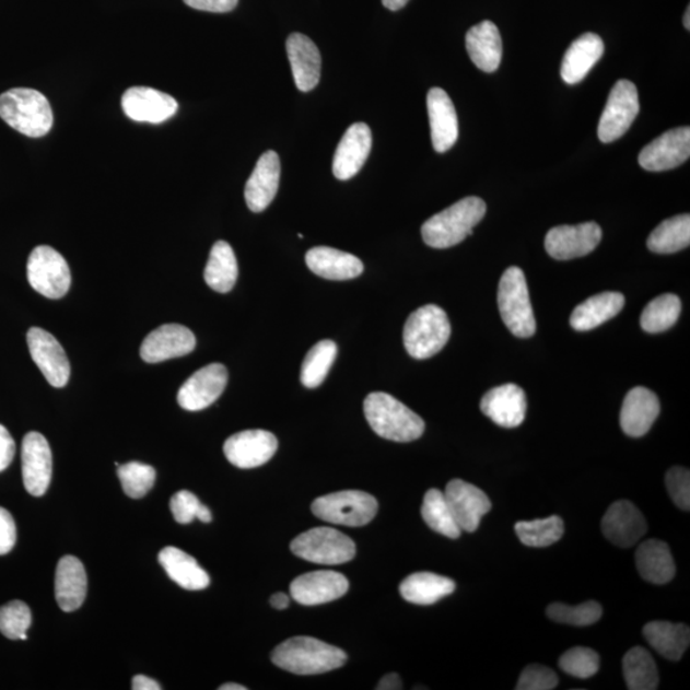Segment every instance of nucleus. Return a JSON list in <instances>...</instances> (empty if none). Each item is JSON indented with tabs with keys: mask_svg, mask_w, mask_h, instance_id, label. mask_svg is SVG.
Segmentation results:
<instances>
[{
	"mask_svg": "<svg viewBox=\"0 0 690 690\" xmlns=\"http://www.w3.org/2000/svg\"><path fill=\"white\" fill-rule=\"evenodd\" d=\"M271 659L285 671L317 675L339 669L346 664L347 655L343 650L313 636H294L280 643L272 651Z\"/></svg>",
	"mask_w": 690,
	"mask_h": 690,
	"instance_id": "1",
	"label": "nucleus"
},
{
	"mask_svg": "<svg viewBox=\"0 0 690 690\" xmlns=\"http://www.w3.org/2000/svg\"><path fill=\"white\" fill-rule=\"evenodd\" d=\"M484 214L487 203L480 197H466L422 225L424 244L440 249L457 246L468 236H472L473 227L481 222Z\"/></svg>",
	"mask_w": 690,
	"mask_h": 690,
	"instance_id": "2",
	"label": "nucleus"
},
{
	"mask_svg": "<svg viewBox=\"0 0 690 690\" xmlns=\"http://www.w3.org/2000/svg\"><path fill=\"white\" fill-rule=\"evenodd\" d=\"M366 420L378 436L391 442L409 443L424 432L421 417L386 393H371L365 399Z\"/></svg>",
	"mask_w": 690,
	"mask_h": 690,
	"instance_id": "3",
	"label": "nucleus"
},
{
	"mask_svg": "<svg viewBox=\"0 0 690 690\" xmlns=\"http://www.w3.org/2000/svg\"><path fill=\"white\" fill-rule=\"evenodd\" d=\"M0 118L28 138H43L51 130L52 110L39 91L12 89L0 95Z\"/></svg>",
	"mask_w": 690,
	"mask_h": 690,
	"instance_id": "4",
	"label": "nucleus"
},
{
	"mask_svg": "<svg viewBox=\"0 0 690 690\" xmlns=\"http://www.w3.org/2000/svg\"><path fill=\"white\" fill-rule=\"evenodd\" d=\"M451 334L452 326L445 311L436 305H426L408 317L404 331L405 347L413 359H431L443 350Z\"/></svg>",
	"mask_w": 690,
	"mask_h": 690,
	"instance_id": "5",
	"label": "nucleus"
},
{
	"mask_svg": "<svg viewBox=\"0 0 690 690\" xmlns=\"http://www.w3.org/2000/svg\"><path fill=\"white\" fill-rule=\"evenodd\" d=\"M500 315L513 336L530 338L536 332V320L530 303L525 272L517 267L506 269L499 283Z\"/></svg>",
	"mask_w": 690,
	"mask_h": 690,
	"instance_id": "6",
	"label": "nucleus"
},
{
	"mask_svg": "<svg viewBox=\"0 0 690 690\" xmlns=\"http://www.w3.org/2000/svg\"><path fill=\"white\" fill-rule=\"evenodd\" d=\"M295 557L321 565L348 563L355 557L351 537L329 527H317L295 537L291 543Z\"/></svg>",
	"mask_w": 690,
	"mask_h": 690,
	"instance_id": "7",
	"label": "nucleus"
},
{
	"mask_svg": "<svg viewBox=\"0 0 690 690\" xmlns=\"http://www.w3.org/2000/svg\"><path fill=\"white\" fill-rule=\"evenodd\" d=\"M377 507L376 499L367 492L348 490L316 499L313 513L332 525L362 527L376 517Z\"/></svg>",
	"mask_w": 690,
	"mask_h": 690,
	"instance_id": "8",
	"label": "nucleus"
},
{
	"mask_svg": "<svg viewBox=\"0 0 690 690\" xmlns=\"http://www.w3.org/2000/svg\"><path fill=\"white\" fill-rule=\"evenodd\" d=\"M27 279L37 293L58 300L70 291L71 270L65 257L55 248L39 246L28 257Z\"/></svg>",
	"mask_w": 690,
	"mask_h": 690,
	"instance_id": "9",
	"label": "nucleus"
},
{
	"mask_svg": "<svg viewBox=\"0 0 690 690\" xmlns=\"http://www.w3.org/2000/svg\"><path fill=\"white\" fill-rule=\"evenodd\" d=\"M639 113V91L634 83L628 80L618 81L611 90L598 125V139L605 143L619 140L631 128Z\"/></svg>",
	"mask_w": 690,
	"mask_h": 690,
	"instance_id": "10",
	"label": "nucleus"
},
{
	"mask_svg": "<svg viewBox=\"0 0 690 690\" xmlns=\"http://www.w3.org/2000/svg\"><path fill=\"white\" fill-rule=\"evenodd\" d=\"M601 238V227L594 222L560 225L546 234L545 248L552 259L566 261L593 253L600 245Z\"/></svg>",
	"mask_w": 690,
	"mask_h": 690,
	"instance_id": "11",
	"label": "nucleus"
},
{
	"mask_svg": "<svg viewBox=\"0 0 690 690\" xmlns=\"http://www.w3.org/2000/svg\"><path fill=\"white\" fill-rule=\"evenodd\" d=\"M444 495L455 522L461 530L473 534L480 527L484 514L491 511V500L484 492L464 480H452Z\"/></svg>",
	"mask_w": 690,
	"mask_h": 690,
	"instance_id": "12",
	"label": "nucleus"
},
{
	"mask_svg": "<svg viewBox=\"0 0 690 690\" xmlns=\"http://www.w3.org/2000/svg\"><path fill=\"white\" fill-rule=\"evenodd\" d=\"M30 354L45 378L55 388H63L70 381L71 366L63 347L50 332L32 328L27 332Z\"/></svg>",
	"mask_w": 690,
	"mask_h": 690,
	"instance_id": "13",
	"label": "nucleus"
},
{
	"mask_svg": "<svg viewBox=\"0 0 690 690\" xmlns=\"http://www.w3.org/2000/svg\"><path fill=\"white\" fill-rule=\"evenodd\" d=\"M278 440L265 430H247L231 436L224 444V454L233 466L252 469L264 466L274 457Z\"/></svg>",
	"mask_w": 690,
	"mask_h": 690,
	"instance_id": "14",
	"label": "nucleus"
},
{
	"mask_svg": "<svg viewBox=\"0 0 690 690\" xmlns=\"http://www.w3.org/2000/svg\"><path fill=\"white\" fill-rule=\"evenodd\" d=\"M690 155L689 127L673 128L641 151L639 162L644 171L665 172L678 168Z\"/></svg>",
	"mask_w": 690,
	"mask_h": 690,
	"instance_id": "15",
	"label": "nucleus"
},
{
	"mask_svg": "<svg viewBox=\"0 0 690 690\" xmlns=\"http://www.w3.org/2000/svg\"><path fill=\"white\" fill-rule=\"evenodd\" d=\"M226 383L225 366L222 363H211L197 371L182 385L178 391V405L186 411H202L222 396Z\"/></svg>",
	"mask_w": 690,
	"mask_h": 690,
	"instance_id": "16",
	"label": "nucleus"
},
{
	"mask_svg": "<svg viewBox=\"0 0 690 690\" xmlns=\"http://www.w3.org/2000/svg\"><path fill=\"white\" fill-rule=\"evenodd\" d=\"M52 473V457L48 440L39 432H28L22 442V477L33 496L48 491Z\"/></svg>",
	"mask_w": 690,
	"mask_h": 690,
	"instance_id": "17",
	"label": "nucleus"
},
{
	"mask_svg": "<svg viewBox=\"0 0 690 690\" xmlns=\"http://www.w3.org/2000/svg\"><path fill=\"white\" fill-rule=\"evenodd\" d=\"M196 347L194 332L179 324H165L151 331L142 341L141 359L148 363H159L184 358Z\"/></svg>",
	"mask_w": 690,
	"mask_h": 690,
	"instance_id": "18",
	"label": "nucleus"
},
{
	"mask_svg": "<svg viewBox=\"0 0 690 690\" xmlns=\"http://www.w3.org/2000/svg\"><path fill=\"white\" fill-rule=\"evenodd\" d=\"M601 527L605 537L621 549L632 548L647 534V522L642 512L628 500L610 505Z\"/></svg>",
	"mask_w": 690,
	"mask_h": 690,
	"instance_id": "19",
	"label": "nucleus"
},
{
	"mask_svg": "<svg viewBox=\"0 0 690 690\" xmlns=\"http://www.w3.org/2000/svg\"><path fill=\"white\" fill-rule=\"evenodd\" d=\"M122 108L136 122L163 124L178 110L176 98L151 87L128 89L122 97Z\"/></svg>",
	"mask_w": 690,
	"mask_h": 690,
	"instance_id": "20",
	"label": "nucleus"
},
{
	"mask_svg": "<svg viewBox=\"0 0 690 690\" xmlns=\"http://www.w3.org/2000/svg\"><path fill=\"white\" fill-rule=\"evenodd\" d=\"M348 588L350 583L343 574L317 571L295 578L291 585V595L301 605L315 606L338 600L348 593Z\"/></svg>",
	"mask_w": 690,
	"mask_h": 690,
	"instance_id": "21",
	"label": "nucleus"
},
{
	"mask_svg": "<svg viewBox=\"0 0 690 690\" xmlns=\"http://www.w3.org/2000/svg\"><path fill=\"white\" fill-rule=\"evenodd\" d=\"M481 411L499 426L514 429L526 419L527 398L521 386L505 384L484 394Z\"/></svg>",
	"mask_w": 690,
	"mask_h": 690,
	"instance_id": "22",
	"label": "nucleus"
},
{
	"mask_svg": "<svg viewBox=\"0 0 690 690\" xmlns=\"http://www.w3.org/2000/svg\"><path fill=\"white\" fill-rule=\"evenodd\" d=\"M373 148V133L365 124H354L348 128L334 155L332 173L339 180L355 176L366 163Z\"/></svg>",
	"mask_w": 690,
	"mask_h": 690,
	"instance_id": "23",
	"label": "nucleus"
},
{
	"mask_svg": "<svg viewBox=\"0 0 690 690\" xmlns=\"http://www.w3.org/2000/svg\"><path fill=\"white\" fill-rule=\"evenodd\" d=\"M428 110L431 127L432 145L437 153H446L458 140V116L449 95L443 89L429 91Z\"/></svg>",
	"mask_w": 690,
	"mask_h": 690,
	"instance_id": "24",
	"label": "nucleus"
},
{
	"mask_svg": "<svg viewBox=\"0 0 690 690\" xmlns=\"http://www.w3.org/2000/svg\"><path fill=\"white\" fill-rule=\"evenodd\" d=\"M659 400L654 391L636 386L627 394L620 412V426L624 434L641 437L647 434L659 414Z\"/></svg>",
	"mask_w": 690,
	"mask_h": 690,
	"instance_id": "25",
	"label": "nucleus"
},
{
	"mask_svg": "<svg viewBox=\"0 0 690 690\" xmlns=\"http://www.w3.org/2000/svg\"><path fill=\"white\" fill-rule=\"evenodd\" d=\"M280 171H282L280 169V159L276 151L270 150L261 155L245 188L249 210L261 212L276 199Z\"/></svg>",
	"mask_w": 690,
	"mask_h": 690,
	"instance_id": "26",
	"label": "nucleus"
},
{
	"mask_svg": "<svg viewBox=\"0 0 690 690\" xmlns=\"http://www.w3.org/2000/svg\"><path fill=\"white\" fill-rule=\"evenodd\" d=\"M295 85L303 93L314 90L321 75V55L315 43L306 35L292 34L286 40Z\"/></svg>",
	"mask_w": 690,
	"mask_h": 690,
	"instance_id": "27",
	"label": "nucleus"
},
{
	"mask_svg": "<svg viewBox=\"0 0 690 690\" xmlns=\"http://www.w3.org/2000/svg\"><path fill=\"white\" fill-rule=\"evenodd\" d=\"M87 594V574L81 561L71 555L59 560L56 571V600L59 608L72 612L81 608Z\"/></svg>",
	"mask_w": 690,
	"mask_h": 690,
	"instance_id": "28",
	"label": "nucleus"
},
{
	"mask_svg": "<svg viewBox=\"0 0 690 690\" xmlns=\"http://www.w3.org/2000/svg\"><path fill=\"white\" fill-rule=\"evenodd\" d=\"M605 51L600 36L587 33L573 42L565 52L561 63V78L568 85H575L586 79V75L600 60Z\"/></svg>",
	"mask_w": 690,
	"mask_h": 690,
	"instance_id": "29",
	"label": "nucleus"
},
{
	"mask_svg": "<svg viewBox=\"0 0 690 690\" xmlns=\"http://www.w3.org/2000/svg\"><path fill=\"white\" fill-rule=\"evenodd\" d=\"M466 47L472 62L483 72H495L502 62L503 40L494 22L483 21L469 30Z\"/></svg>",
	"mask_w": 690,
	"mask_h": 690,
	"instance_id": "30",
	"label": "nucleus"
},
{
	"mask_svg": "<svg viewBox=\"0 0 690 690\" xmlns=\"http://www.w3.org/2000/svg\"><path fill=\"white\" fill-rule=\"evenodd\" d=\"M306 264L314 274L328 280H350L362 274L363 264L352 254L331 247L311 248Z\"/></svg>",
	"mask_w": 690,
	"mask_h": 690,
	"instance_id": "31",
	"label": "nucleus"
},
{
	"mask_svg": "<svg viewBox=\"0 0 690 690\" xmlns=\"http://www.w3.org/2000/svg\"><path fill=\"white\" fill-rule=\"evenodd\" d=\"M635 565L641 577L654 585H666L677 573L669 545L655 538L639 546L635 551Z\"/></svg>",
	"mask_w": 690,
	"mask_h": 690,
	"instance_id": "32",
	"label": "nucleus"
},
{
	"mask_svg": "<svg viewBox=\"0 0 690 690\" xmlns=\"http://www.w3.org/2000/svg\"><path fill=\"white\" fill-rule=\"evenodd\" d=\"M625 303L624 295L618 292H604L581 303L571 316L574 330L588 331L616 317Z\"/></svg>",
	"mask_w": 690,
	"mask_h": 690,
	"instance_id": "33",
	"label": "nucleus"
},
{
	"mask_svg": "<svg viewBox=\"0 0 690 690\" xmlns=\"http://www.w3.org/2000/svg\"><path fill=\"white\" fill-rule=\"evenodd\" d=\"M157 559L168 577L182 588L201 590L209 587V574L187 552L169 546L159 552Z\"/></svg>",
	"mask_w": 690,
	"mask_h": 690,
	"instance_id": "34",
	"label": "nucleus"
},
{
	"mask_svg": "<svg viewBox=\"0 0 690 690\" xmlns=\"http://www.w3.org/2000/svg\"><path fill=\"white\" fill-rule=\"evenodd\" d=\"M643 636L652 648L670 662H679L690 643L689 627L663 620L651 621L644 625Z\"/></svg>",
	"mask_w": 690,
	"mask_h": 690,
	"instance_id": "35",
	"label": "nucleus"
},
{
	"mask_svg": "<svg viewBox=\"0 0 690 690\" xmlns=\"http://www.w3.org/2000/svg\"><path fill=\"white\" fill-rule=\"evenodd\" d=\"M401 597L416 605H432L455 590V582L430 572L409 575L399 587Z\"/></svg>",
	"mask_w": 690,
	"mask_h": 690,
	"instance_id": "36",
	"label": "nucleus"
},
{
	"mask_svg": "<svg viewBox=\"0 0 690 690\" xmlns=\"http://www.w3.org/2000/svg\"><path fill=\"white\" fill-rule=\"evenodd\" d=\"M203 278L211 290L218 293L231 292L236 285L238 278L237 257L225 241H218L212 246Z\"/></svg>",
	"mask_w": 690,
	"mask_h": 690,
	"instance_id": "37",
	"label": "nucleus"
},
{
	"mask_svg": "<svg viewBox=\"0 0 690 690\" xmlns=\"http://www.w3.org/2000/svg\"><path fill=\"white\" fill-rule=\"evenodd\" d=\"M690 245V217L682 214L664 220L650 234L647 247L655 254H675Z\"/></svg>",
	"mask_w": 690,
	"mask_h": 690,
	"instance_id": "38",
	"label": "nucleus"
},
{
	"mask_svg": "<svg viewBox=\"0 0 690 690\" xmlns=\"http://www.w3.org/2000/svg\"><path fill=\"white\" fill-rule=\"evenodd\" d=\"M623 673L628 689L655 690L658 671L654 657L643 647H634L623 658Z\"/></svg>",
	"mask_w": 690,
	"mask_h": 690,
	"instance_id": "39",
	"label": "nucleus"
},
{
	"mask_svg": "<svg viewBox=\"0 0 690 690\" xmlns=\"http://www.w3.org/2000/svg\"><path fill=\"white\" fill-rule=\"evenodd\" d=\"M422 518L435 533L447 538H459L461 529L455 522L443 491L431 489L423 498Z\"/></svg>",
	"mask_w": 690,
	"mask_h": 690,
	"instance_id": "40",
	"label": "nucleus"
},
{
	"mask_svg": "<svg viewBox=\"0 0 690 690\" xmlns=\"http://www.w3.org/2000/svg\"><path fill=\"white\" fill-rule=\"evenodd\" d=\"M338 347L332 340L318 341L306 355L301 370V382L308 389L320 386L337 359Z\"/></svg>",
	"mask_w": 690,
	"mask_h": 690,
	"instance_id": "41",
	"label": "nucleus"
},
{
	"mask_svg": "<svg viewBox=\"0 0 690 690\" xmlns=\"http://www.w3.org/2000/svg\"><path fill=\"white\" fill-rule=\"evenodd\" d=\"M681 313V301L678 295L666 293L651 301L641 316V326L644 331L657 334L669 330Z\"/></svg>",
	"mask_w": 690,
	"mask_h": 690,
	"instance_id": "42",
	"label": "nucleus"
},
{
	"mask_svg": "<svg viewBox=\"0 0 690 690\" xmlns=\"http://www.w3.org/2000/svg\"><path fill=\"white\" fill-rule=\"evenodd\" d=\"M523 545L529 548H548L564 536V521L559 515L535 521L518 522L514 527Z\"/></svg>",
	"mask_w": 690,
	"mask_h": 690,
	"instance_id": "43",
	"label": "nucleus"
},
{
	"mask_svg": "<svg viewBox=\"0 0 690 690\" xmlns=\"http://www.w3.org/2000/svg\"><path fill=\"white\" fill-rule=\"evenodd\" d=\"M548 617L557 623L588 627L597 623L603 617V606L596 601H587L578 606L565 604H551L546 610Z\"/></svg>",
	"mask_w": 690,
	"mask_h": 690,
	"instance_id": "44",
	"label": "nucleus"
},
{
	"mask_svg": "<svg viewBox=\"0 0 690 690\" xmlns=\"http://www.w3.org/2000/svg\"><path fill=\"white\" fill-rule=\"evenodd\" d=\"M118 477L125 494L132 499H141L153 489L156 480V471L149 465L140 464V461H130V464L118 466Z\"/></svg>",
	"mask_w": 690,
	"mask_h": 690,
	"instance_id": "45",
	"label": "nucleus"
},
{
	"mask_svg": "<svg viewBox=\"0 0 690 690\" xmlns=\"http://www.w3.org/2000/svg\"><path fill=\"white\" fill-rule=\"evenodd\" d=\"M32 610L22 601H11L0 608V633L12 641H27Z\"/></svg>",
	"mask_w": 690,
	"mask_h": 690,
	"instance_id": "46",
	"label": "nucleus"
},
{
	"mask_svg": "<svg viewBox=\"0 0 690 690\" xmlns=\"http://www.w3.org/2000/svg\"><path fill=\"white\" fill-rule=\"evenodd\" d=\"M559 667L574 678H593L600 670V656L594 650L574 647L561 655Z\"/></svg>",
	"mask_w": 690,
	"mask_h": 690,
	"instance_id": "47",
	"label": "nucleus"
},
{
	"mask_svg": "<svg viewBox=\"0 0 690 690\" xmlns=\"http://www.w3.org/2000/svg\"><path fill=\"white\" fill-rule=\"evenodd\" d=\"M171 511L174 519L180 525H188L194 519H200L203 523H209L212 519L209 507L201 504L200 500L187 490L178 491L176 495H173Z\"/></svg>",
	"mask_w": 690,
	"mask_h": 690,
	"instance_id": "48",
	"label": "nucleus"
},
{
	"mask_svg": "<svg viewBox=\"0 0 690 690\" xmlns=\"http://www.w3.org/2000/svg\"><path fill=\"white\" fill-rule=\"evenodd\" d=\"M559 685V678L549 667L543 665H529L522 671L517 690H551Z\"/></svg>",
	"mask_w": 690,
	"mask_h": 690,
	"instance_id": "49",
	"label": "nucleus"
},
{
	"mask_svg": "<svg viewBox=\"0 0 690 690\" xmlns=\"http://www.w3.org/2000/svg\"><path fill=\"white\" fill-rule=\"evenodd\" d=\"M666 488L675 505L681 511L690 510V473L689 469L673 467L666 473Z\"/></svg>",
	"mask_w": 690,
	"mask_h": 690,
	"instance_id": "50",
	"label": "nucleus"
},
{
	"mask_svg": "<svg viewBox=\"0 0 690 690\" xmlns=\"http://www.w3.org/2000/svg\"><path fill=\"white\" fill-rule=\"evenodd\" d=\"M17 528L11 513L0 507V555L9 553L16 545Z\"/></svg>",
	"mask_w": 690,
	"mask_h": 690,
	"instance_id": "51",
	"label": "nucleus"
},
{
	"mask_svg": "<svg viewBox=\"0 0 690 690\" xmlns=\"http://www.w3.org/2000/svg\"><path fill=\"white\" fill-rule=\"evenodd\" d=\"M184 2L194 10L226 13L236 9L238 0H184Z\"/></svg>",
	"mask_w": 690,
	"mask_h": 690,
	"instance_id": "52",
	"label": "nucleus"
},
{
	"mask_svg": "<svg viewBox=\"0 0 690 690\" xmlns=\"http://www.w3.org/2000/svg\"><path fill=\"white\" fill-rule=\"evenodd\" d=\"M16 454V444L3 424H0V472L10 467Z\"/></svg>",
	"mask_w": 690,
	"mask_h": 690,
	"instance_id": "53",
	"label": "nucleus"
},
{
	"mask_svg": "<svg viewBox=\"0 0 690 690\" xmlns=\"http://www.w3.org/2000/svg\"><path fill=\"white\" fill-rule=\"evenodd\" d=\"M133 690H162V686L154 679L145 677V675H136L132 679Z\"/></svg>",
	"mask_w": 690,
	"mask_h": 690,
	"instance_id": "54",
	"label": "nucleus"
},
{
	"mask_svg": "<svg viewBox=\"0 0 690 690\" xmlns=\"http://www.w3.org/2000/svg\"><path fill=\"white\" fill-rule=\"evenodd\" d=\"M378 690H399L404 689V682H401L398 674L385 675V677L378 682Z\"/></svg>",
	"mask_w": 690,
	"mask_h": 690,
	"instance_id": "55",
	"label": "nucleus"
},
{
	"mask_svg": "<svg viewBox=\"0 0 690 690\" xmlns=\"http://www.w3.org/2000/svg\"><path fill=\"white\" fill-rule=\"evenodd\" d=\"M270 604L272 608L277 610H284L290 606V597L285 594L279 593L271 597Z\"/></svg>",
	"mask_w": 690,
	"mask_h": 690,
	"instance_id": "56",
	"label": "nucleus"
},
{
	"mask_svg": "<svg viewBox=\"0 0 690 690\" xmlns=\"http://www.w3.org/2000/svg\"><path fill=\"white\" fill-rule=\"evenodd\" d=\"M408 2L409 0H383L385 9H388L390 11H399L404 9V7H406Z\"/></svg>",
	"mask_w": 690,
	"mask_h": 690,
	"instance_id": "57",
	"label": "nucleus"
},
{
	"mask_svg": "<svg viewBox=\"0 0 690 690\" xmlns=\"http://www.w3.org/2000/svg\"><path fill=\"white\" fill-rule=\"evenodd\" d=\"M220 690H246L247 688L241 685H236V682H227L222 687H219Z\"/></svg>",
	"mask_w": 690,
	"mask_h": 690,
	"instance_id": "58",
	"label": "nucleus"
},
{
	"mask_svg": "<svg viewBox=\"0 0 690 690\" xmlns=\"http://www.w3.org/2000/svg\"><path fill=\"white\" fill-rule=\"evenodd\" d=\"M685 26L687 30H690V9L688 7L687 12L685 14Z\"/></svg>",
	"mask_w": 690,
	"mask_h": 690,
	"instance_id": "59",
	"label": "nucleus"
}]
</instances>
